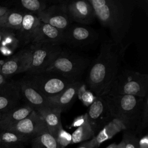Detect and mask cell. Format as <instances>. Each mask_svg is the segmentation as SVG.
Returning a JSON list of instances; mask_svg holds the SVG:
<instances>
[{
    "mask_svg": "<svg viewBox=\"0 0 148 148\" xmlns=\"http://www.w3.org/2000/svg\"><path fill=\"white\" fill-rule=\"evenodd\" d=\"M128 45H119L112 40L101 44L99 53L88 68L86 77V86L95 96H104L108 93L121 69Z\"/></svg>",
    "mask_w": 148,
    "mask_h": 148,
    "instance_id": "1",
    "label": "cell"
},
{
    "mask_svg": "<svg viewBox=\"0 0 148 148\" xmlns=\"http://www.w3.org/2000/svg\"><path fill=\"white\" fill-rule=\"evenodd\" d=\"M95 17L109 31L112 40L123 45L130 29L132 14L137 6L134 0H88Z\"/></svg>",
    "mask_w": 148,
    "mask_h": 148,
    "instance_id": "2",
    "label": "cell"
},
{
    "mask_svg": "<svg viewBox=\"0 0 148 148\" xmlns=\"http://www.w3.org/2000/svg\"><path fill=\"white\" fill-rule=\"evenodd\" d=\"M113 119L120 120L126 130L138 131L143 106L144 98L131 95L103 96Z\"/></svg>",
    "mask_w": 148,
    "mask_h": 148,
    "instance_id": "3",
    "label": "cell"
},
{
    "mask_svg": "<svg viewBox=\"0 0 148 148\" xmlns=\"http://www.w3.org/2000/svg\"><path fill=\"white\" fill-rule=\"evenodd\" d=\"M90 66V60L76 53L62 49L44 71L58 73L69 80L80 82Z\"/></svg>",
    "mask_w": 148,
    "mask_h": 148,
    "instance_id": "4",
    "label": "cell"
},
{
    "mask_svg": "<svg viewBox=\"0 0 148 148\" xmlns=\"http://www.w3.org/2000/svg\"><path fill=\"white\" fill-rule=\"evenodd\" d=\"M147 74L130 69H121L113 80L106 94L131 95L145 98L147 95Z\"/></svg>",
    "mask_w": 148,
    "mask_h": 148,
    "instance_id": "5",
    "label": "cell"
},
{
    "mask_svg": "<svg viewBox=\"0 0 148 148\" xmlns=\"http://www.w3.org/2000/svg\"><path fill=\"white\" fill-rule=\"evenodd\" d=\"M28 73V76L26 80L47 98L58 94L73 83L65 77L52 72Z\"/></svg>",
    "mask_w": 148,
    "mask_h": 148,
    "instance_id": "6",
    "label": "cell"
},
{
    "mask_svg": "<svg viewBox=\"0 0 148 148\" xmlns=\"http://www.w3.org/2000/svg\"><path fill=\"white\" fill-rule=\"evenodd\" d=\"M30 60L27 72L44 71L62 50L61 45L48 43H32L29 48Z\"/></svg>",
    "mask_w": 148,
    "mask_h": 148,
    "instance_id": "7",
    "label": "cell"
},
{
    "mask_svg": "<svg viewBox=\"0 0 148 148\" xmlns=\"http://www.w3.org/2000/svg\"><path fill=\"white\" fill-rule=\"evenodd\" d=\"M86 113L95 135L113 119L103 96H95Z\"/></svg>",
    "mask_w": 148,
    "mask_h": 148,
    "instance_id": "8",
    "label": "cell"
},
{
    "mask_svg": "<svg viewBox=\"0 0 148 148\" xmlns=\"http://www.w3.org/2000/svg\"><path fill=\"white\" fill-rule=\"evenodd\" d=\"M6 130L17 132L30 139L48 131L43 118L35 110Z\"/></svg>",
    "mask_w": 148,
    "mask_h": 148,
    "instance_id": "9",
    "label": "cell"
},
{
    "mask_svg": "<svg viewBox=\"0 0 148 148\" xmlns=\"http://www.w3.org/2000/svg\"><path fill=\"white\" fill-rule=\"evenodd\" d=\"M72 21L81 24H90L95 17L94 10L88 0L64 1L61 3Z\"/></svg>",
    "mask_w": 148,
    "mask_h": 148,
    "instance_id": "10",
    "label": "cell"
},
{
    "mask_svg": "<svg viewBox=\"0 0 148 148\" xmlns=\"http://www.w3.org/2000/svg\"><path fill=\"white\" fill-rule=\"evenodd\" d=\"M98 38L92 28L85 26L70 25L64 31V43L76 47L93 43Z\"/></svg>",
    "mask_w": 148,
    "mask_h": 148,
    "instance_id": "11",
    "label": "cell"
},
{
    "mask_svg": "<svg viewBox=\"0 0 148 148\" xmlns=\"http://www.w3.org/2000/svg\"><path fill=\"white\" fill-rule=\"evenodd\" d=\"M36 16L40 21L62 31H65L72 23L61 3L47 6L46 9Z\"/></svg>",
    "mask_w": 148,
    "mask_h": 148,
    "instance_id": "12",
    "label": "cell"
},
{
    "mask_svg": "<svg viewBox=\"0 0 148 148\" xmlns=\"http://www.w3.org/2000/svg\"><path fill=\"white\" fill-rule=\"evenodd\" d=\"M18 85L21 95L27 101V105L38 113L52 106L48 99L26 79L22 80Z\"/></svg>",
    "mask_w": 148,
    "mask_h": 148,
    "instance_id": "13",
    "label": "cell"
},
{
    "mask_svg": "<svg viewBox=\"0 0 148 148\" xmlns=\"http://www.w3.org/2000/svg\"><path fill=\"white\" fill-rule=\"evenodd\" d=\"M29 60V49L21 50L0 65V73L6 77L7 76L27 72Z\"/></svg>",
    "mask_w": 148,
    "mask_h": 148,
    "instance_id": "14",
    "label": "cell"
},
{
    "mask_svg": "<svg viewBox=\"0 0 148 148\" xmlns=\"http://www.w3.org/2000/svg\"><path fill=\"white\" fill-rule=\"evenodd\" d=\"M48 43L61 45L64 43V31L40 21L31 43Z\"/></svg>",
    "mask_w": 148,
    "mask_h": 148,
    "instance_id": "15",
    "label": "cell"
},
{
    "mask_svg": "<svg viewBox=\"0 0 148 148\" xmlns=\"http://www.w3.org/2000/svg\"><path fill=\"white\" fill-rule=\"evenodd\" d=\"M82 83L81 81L73 82L58 94L48 98L51 105L58 108L62 112L65 111L74 102Z\"/></svg>",
    "mask_w": 148,
    "mask_h": 148,
    "instance_id": "16",
    "label": "cell"
},
{
    "mask_svg": "<svg viewBox=\"0 0 148 148\" xmlns=\"http://www.w3.org/2000/svg\"><path fill=\"white\" fill-rule=\"evenodd\" d=\"M21 97L18 84L5 83L0 86V113L15 108Z\"/></svg>",
    "mask_w": 148,
    "mask_h": 148,
    "instance_id": "17",
    "label": "cell"
},
{
    "mask_svg": "<svg viewBox=\"0 0 148 148\" xmlns=\"http://www.w3.org/2000/svg\"><path fill=\"white\" fill-rule=\"evenodd\" d=\"M33 110L28 105L15 107L10 110L2 113L0 119V129L6 130L18 121L27 117Z\"/></svg>",
    "mask_w": 148,
    "mask_h": 148,
    "instance_id": "18",
    "label": "cell"
},
{
    "mask_svg": "<svg viewBox=\"0 0 148 148\" xmlns=\"http://www.w3.org/2000/svg\"><path fill=\"white\" fill-rule=\"evenodd\" d=\"M123 130H126L124 124L118 119H113L90 140L91 146L92 148H97L102 143L112 138Z\"/></svg>",
    "mask_w": 148,
    "mask_h": 148,
    "instance_id": "19",
    "label": "cell"
},
{
    "mask_svg": "<svg viewBox=\"0 0 148 148\" xmlns=\"http://www.w3.org/2000/svg\"><path fill=\"white\" fill-rule=\"evenodd\" d=\"M39 22L40 20L36 14L28 12L24 13L19 30L21 38L24 43L32 42Z\"/></svg>",
    "mask_w": 148,
    "mask_h": 148,
    "instance_id": "20",
    "label": "cell"
},
{
    "mask_svg": "<svg viewBox=\"0 0 148 148\" xmlns=\"http://www.w3.org/2000/svg\"><path fill=\"white\" fill-rule=\"evenodd\" d=\"M62 111L57 108L51 106L38 113L43 118L48 132L54 137L62 126L61 114Z\"/></svg>",
    "mask_w": 148,
    "mask_h": 148,
    "instance_id": "21",
    "label": "cell"
},
{
    "mask_svg": "<svg viewBox=\"0 0 148 148\" xmlns=\"http://www.w3.org/2000/svg\"><path fill=\"white\" fill-rule=\"evenodd\" d=\"M24 13L8 10L0 17V27L10 30H20Z\"/></svg>",
    "mask_w": 148,
    "mask_h": 148,
    "instance_id": "22",
    "label": "cell"
},
{
    "mask_svg": "<svg viewBox=\"0 0 148 148\" xmlns=\"http://www.w3.org/2000/svg\"><path fill=\"white\" fill-rule=\"evenodd\" d=\"M30 139L17 132L5 130L0 131L1 145L6 146L18 147L27 143Z\"/></svg>",
    "mask_w": 148,
    "mask_h": 148,
    "instance_id": "23",
    "label": "cell"
},
{
    "mask_svg": "<svg viewBox=\"0 0 148 148\" xmlns=\"http://www.w3.org/2000/svg\"><path fill=\"white\" fill-rule=\"evenodd\" d=\"M94 132L88 121L87 117L83 124L78 127L71 134V144L89 140L94 138Z\"/></svg>",
    "mask_w": 148,
    "mask_h": 148,
    "instance_id": "24",
    "label": "cell"
},
{
    "mask_svg": "<svg viewBox=\"0 0 148 148\" xmlns=\"http://www.w3.org/2000/svg\"><path fill=\"white\" fill-rule=\"evenodd\" d=\"M31 148H60L54 138L45 132L31 139Z\"/></svg>",
    "mask_w": 148,
    "mask_h": 148,
    "instance_id": "25",
    "label": "cell"
},
{
    "mask_svg": "<svg viewBox=\"0 0 148 148\" xmlns=\"http://www.w3.org/2000/svg\"><path fill=\"white\" fill-rule=\"evenodd\" d=\"M19 3L27 12L36 15L43 12L47 7L46 2L42 0H22Z\"/></svg>",
    "mask_w": 148,
    "mask_h": 148,
    "instance_id": "26",
    "label": "cell"
},
{
    "mask_svg": "<svg viewBox=\"0 0 148 148\" xmlns=\"http://www.w3.org/2000/svg\"><path fill=\"white\" fill-rule=\"evenodd\" d=\"M84 105L88 107L93 102L95 95L87 88V86L82 83L77 92V96Z\"/></svg>",
    "mask_w": 148,
    "mask_h": 148,
    "instance_id": "27",
    "label": "cell"
},
{
    "mask_svg": "<svg viewBox=\"0 0 148 148\" xmlns=\"http://www.w3.org/2000/svg\"><path fill=\"white\" fill-rule=\"evenodd\" d=\"M54 138L60 148H65L72 142L71 134L64 130L62 125L60 127Z\"/></svg>",
    "mask_w": 148,
    "mask_h": 148,
    "instance_id": "28",
    "label": "cell"
},
{
    "mask_svg": "<svg viewBox=\"0 0 148 148\" xmlns=\"http://www.w3.org/2000/svg\"><path fill=\"white\" fill-rule=\"evenodd\" d=\"M123 140L125 143V148H139V139L134 132L125 130Z\"/></svg>",
    "mask_w": 148,
    "mask_h": 148,
    "instance_id": "29",
    "label": "cell"
},
{
    "mask_svg": "<svg viewBox=\"0 0 148 148\" xmlns=\"http://www.w3.org/2000/svg\"><path fill=\"white\" fill-rule=\"evenodd\" d=\"M148 97L147 95L144 98L143 106L140 117V121L138 131L143 130L147 125L148 123Z\"/></svg>",
    "mask_w": 148,
    "mask_h": 148,
    "instance_id": "30",
    "label": "cell"
},
{
    "mask_svg": "<svg viewBox=\"0 0 148 148\" xmlns=\"http://www.w3.org/2000/svg\"><path fill=\"white\" fill-rule=\"evenodd\" d=\"M86 117H87L86 113H84L83 115L77 117L73 121L71 127H77V128L78 127L80 126L82 124H83V123L84 122Z\"/></svg>",
    "mask_w": 148,
    "mask_h": 148,
    "instance_id": "31",
    "label": "cell"
},
{
    "mask_svg": "<svg viewBox=\"0 0 148 148\" xmlns=\"http://www.w3.org/2000/svg\"><path fill=\"white\" fill-rule=\"evenodd\" d=\"M139 148H148V136L146 135L139 140Z\"/></svg>",
    "mask_w": 148,
    "mask_h": 148,
    "instance_id": "32",
    "label": "cell"
},
{
    "mask_svg": "<svg viewBox=\"0 0 148 148\" xmlns=\"http://www.w3.org/2000/svg\"><path fill=\"white\" fill-rule=\"evenodd\" d=\"M11 33H12L11 30L0 27V43H2L3 40Z\"/></svg>",
    "mask_w": 148,
    "mask_h": 148,
    "instance_id": "33",
    "label": "cell"
},
{
    "mask_svg": "<svg viewBox=\"0 0 148 148\" xmlns=\"http://www.w3.org/2000/svg\"><path fill=\"white\" fill-rule=\"evenodd\" d=\"M77 148H92L91 146V145L90 142V140L84 142L83 144H82L80 146H79Z\"/></svg>",
    "mask_w": 148,
    "mask_h": 148,
    "instance_id": "34",
    "label": "cell"
},
{
    "mask_svg": "<svg viewBox=\"0 0 148 148\" xmlns=\"http://www.w3.org/2000/svg\"><path fill=\"white\" fill-rule=\"evenodd\" d=\"M5 83H6V77L0 73V86L5 84Z\"/></svg>",
    "mask_w": 148,
    "mask_h": 148,
    "instance_id": "35",
    "label": "cell"
},
{
    "mask_svg": "<svg viewBox=\"0 0 148 148\" xmlns=\"http://www.w3.org/2000/svg\"><path fill=\"white\" fill-rule=\"evenodd\" d=\"M9 9L6 7L0 6V17H1L3 14H5Z\"/></svg>",
    "mask_w": 148,
    "mask_h": 148,
    "instance_id": "36",
    "label": "cell"
},
{
    "mask_svg": "<svg viewBox=\"0 0 148 148\" xmlns=\"http://www.w3.org/2000/svg\"><path fill=\"white\" fill-rule=\"evenodd\" d=\"M116 148H125V143L124 140L122 139L121 141L117 145V147Z\"/></svg>",
    "mask_w": 148,
    "mask_h": 148,
    "instance_id": "37",
    "label": "cell"
},
{
    "mask_svg": "<svg viewBox=\"0 0 148 148\" xmlns=\"http://www.w3.org/2000/svg\"><path fill=\"white\" fill-rule=\"evenodd\" d=\"M117 144L113 143L110 144L108 146H107V147H106V148H116V147H117Z\"/></svg>",
    "mask_w": 148,
    "mask_h": 148,
    "instance_id": "38",
    "label": "cell"
},
{
    "mask_svg": "<svg viewBox=\"0 0 148 148\" xmlns=\"http://www.w3.org/2000/svg\"><path fill=\"white\" fill-rule=\"evenodd\" d=\"M0 148H20L19 147H13V146H0Z\"/></svg>",
    "mask_w": 148,
    "mask_h": 148,
    "instance_id": "39",
    "label": "cell"
},
{
    "mask_svg": "<svg viewBox=\"0 0 148 148\" xmlns=\"http://www.w3.org/2000/svg\"><path fill=\"white\" fill-rule=\"evenodd\" d=\"M1 115H2V113H0V119H1Z\"/></svg>",
    "mask_w": 148,
    "mask_h": 148,
    "instance_id": "40",
    "label": "cell"
},
{
    "mask_svg": "<svg viewBox=\"0 0 148 148\" xmlns=\"http://www.w3.org/2000/svg\"><path fill=\"white\" fill-rule=\"evenodd\" d=\"M2 145H1V140H0V146H1Z\"/></svg>",
    "mask_w": 148,
    "mask_h": 148,
    "instance_id": "41",
    "label": "cell"
}]
</instances>
